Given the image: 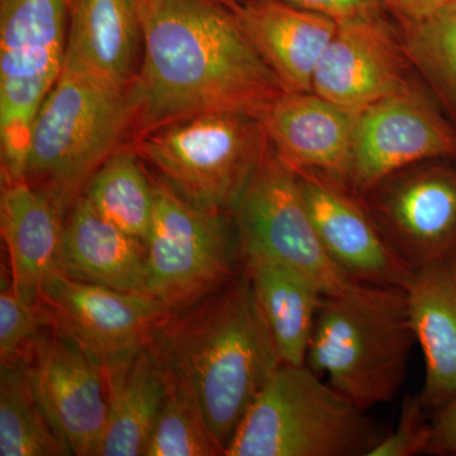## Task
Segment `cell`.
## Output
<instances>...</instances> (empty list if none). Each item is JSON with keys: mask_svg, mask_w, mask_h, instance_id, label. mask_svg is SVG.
<instances>
[{"mask_svg": "<svg viewBox=\"0 0 456 456\" xmlns=\"http://www.w3.org/2000/svg\"><path fill=\"white\" fill-rule=\"evenodd\" d=\"M428 454L456 456V395L434 412Z\"/></svg>", "mask_w": 456, "mask_h": 456, "instance_id": "cell-31", "label": "cell"}, {"mask_svg": "<svg viewBox=\"0 0 456 456\" xmlns=\"http://www.w3.org/2000/svg\"><path fill=\"white\" fill-rule=\"evenodd\" d=\"M65 215L49 194L27 179L2 183L0 228L9 256V274L18 296L41 305L47 279L59 269Z\"/></svg>", "mask_w": 456, "mask_h": 456, "instance_id": "cell-19", "label": "cell"}, {"mask_svg": "<svg viewBox=\"0 0 456 456\" xmlns=\"http://www.w3.org/2000/svg\"><path fill=\"white\" fill-rule=\"evenodd\" d=\"M71 0H0L2 183L26 179L32 123L64 69Z\"/></svg>", "mask_w": 456, "mask_h": 456, "instance_id": "cell-7", "label": "cell"}, {"mask_svg": "<svg viewBox=\"0 0 456 456\" xmlns=\"http://www.w3.org/2000/svg\"><path fill=\"white\" fill-rule=\"evenodd\" d=\"M318 236L332 260L358 283L406 288L413 272L395 253L362 197L314 173L297 174Z\"/></svg>", "mask_w": 456, "mask_h": 456, "instance_id": "cell-15", "label": "cell"}, {"mask_svg": "<svg viewBox=\"0 0 456 456\" xmlns=\"http://www.w3.org/2000/svg\"><path fill=\"white\" fill-rule=\"evenodd\" d=\"M387 434L307 365L281 364L224 456H368Z\"/></svg>", "mask_w": 456, "mask_h": 456, "instance_id": "cell-5", "label": "cell"}, {"mask_svg": "<svg viewBox=\"0 0 456 456\" xmlns=\"http://www.w3.org/2000/svg\"><path fill=\"white\" fill-rule=\"evenodd\" d=\"M416 342L425 356L419 398L430 412L456 395V278L450 263L416 270L406 288Z\"/></svg>", "mask_w": 456, "mask_h": 456, "instance_id": "cell-21", "label": "cell"}, {"mask_svg": "<svg viewBox=\"0 0 456 456\" xmlns=\"http://www.w3.org/2000/svg\"><path fill=\"white\" fill-rule=\"evenodd\" d=\"M455 158V126L410 83L356 114L350 188L362 197L413 165Z\"/></svg>", "mask_w": 456, "mask_h": 456, "instance_id": "cell-10", "label": "cell"}, {"mask_svg": "<svg viewBox=\"0 0 456 456\" xmlns=\"http://www.w3.org/2000/svg\"><path fill=\"white\" fill-rule=\"evenodd\" d=\"M415 342L407 290L356 283L322 297L305 365L367 411L398 395Z\"/></svg>", "mask_w": 456, "mask_h": 456, "instance_id": "cell-3", "label": "cell"}, {"mask_svg": "<svg viewBox=\"0 0 456 456\" xmlns=\"http://www.w3.org/2000/svg\"><path fill=\"white\" fill-rule=\"evenodd\" d=\"M104 370L108 417L98 456H143L169 379L147 346Z\"/></svg>", "mask_w": 456, "mask_h": 456, "instance_id": "cell-22", "label": "cell"}, {"mask_svg": "<svg viewBox=\"0 0 456 456\" xmlns=\"http://www.w3.org/2000/svg\"><path fill=\"white\" fill-rule=\"evenodd\" d=\"M142 53L140 0H71L62 71L130 88Z\"/></svg>", "mask_w": 456, "mask_h": 456, "instance_id": "cell-17", "label": "cell"}, {"mask_svg": "<svg viewBox=\"0 0 456 456\" xmlns=\"http://www.w3.org/2000/svg\"><path fill=\"white\" fill-rule=\"evenodd\" d=\"M59 269L86 283L147 294L146 245L102 217L83 194L65 216Z\"/></svg>", "mask_w": 456, "mask_h": 456, "instance_id": "cell-20", "label": "cell"}, {"mask_svg": "<svg viewBox=\"0 0 456 456\" xmlns=\"http://www.w3.org/2000/svg\"><path fill=\"white\" fill-rule=\"evenodd\" d=\"M147 349L167 379L197 402L222 455L283 364L244 268L224 287L161 318Z\"/></svg>", "mask_w": 456, "mask_h": 456, "instance_id": "cell-2", "label": "cell"}, {"mask_svg": "<svg viewBox=\"0 0 456 456\" xmlns=\"http://www.w3.org/2000/svg\"><path fill=\"white\" fill-rule=\"evenodd\" d=\"M446 2L449 0H383L387 12L403 26L424 20Z\"/></svg>", "mask_w": 456, "mask_h": 456, "instance_id": "cell-32", "label": "cell"}, {"mask_svg": "<svg viewBox=\"0 0 456 456\" xmlns=\"http://www.w3.org/2000/svg\"><path fill=\"white\" fill-rule=\"evenodd\" d=\"M134 146L188 202L232 213L270 142L257 117L209 112L140 134Z\"/></svg>", "mask_w": 456, "mask_h": 456, "instance_id": "cell-6", "label": "cell"}, {"mask_svg": "<svg viewBox=\"0 0 456 456\" xmlns=\"http://www.w3.org/2000/svg\"><path fill=\"white\" fill-rule=\"evenodd\" d=\"M413 272L456 256V169L441 160L399 171L362 196Z\"/></svg>", "mask_w": 456, "mask_h": 456, "instance_id": "cell-11", "label": "cell"}, {"mask_svg": "<svg viewBox=\"0 0 456 456\" xmlns=\"http://www.w3.org/2000/svg\"><path fill=\"white\" fill-rule=\"evenodd\" d=\"M356 114L314 92H285L261 112L259 121L275 154L290 169L350 187Z\"/></svg>", "mask_w": 456, "mask_h": 456, "instance_id": "cell-16", "label": "cell"}, {"mask_svg": "<svg viewBox=\"0 0 456 456\" xmlns=\"http://www.w3.org/2000/svg\"><path fill=\"white\" fill-rule=\"evenodd\" d=\"M407 61L386 14L340 20L318 61L312 92L359 112L410 84Z\"/></svg>", "mask_w": 456, "mask_h": 456, "instance_id": "cell-14", "label": "cell"}, {"mask_svg": "<svg viewBox=\"0 0 456 456\" xmlns=\"http://www.w3.org/2000/svg\"><path fill=\"white\" fill-rule=\"evenodd\" d=\"M83 196L95 211L146 245L154 213V179L134 145H122L86 183Z\"/></svg>", "mask_w": 456, "mask_h": 456, "instance_id": "cell-24", "label": "cell"}, {"mask_svg": "<svg viewBox=\"0 0 456 456\" xmlns=\"http://www.w3.org/2000/svg\"><path fill=\"white\" fill-rule=\"evenodd\" d=\"M450 265H452V273H454L455 278H456V256L454 259L452 260V263H450Z\"/></svg>", "mask_w": 456, "mask_h": 456, "instance_id": "cell-34", "label": "cell"}, {"mask_svg": "<svg viewBox=\"0 0 456 456\" xmlns=\"http://www.w3.org/2000/svg\"><path fill=\"white\" fill-rule=\"evenodd\" d=\"M143 53L132 86L140 134L189 117H257L288 92L217 0H140Z\"/></svg>", "mask_w": 456, "mask_h": 456, "instance_id": "cell-1", "label": "cell"}, {"mask_svg": "<svg viewBox=\"0 0 456 456\" xmlns=\"http://www.w3.org/2000/svg\"><path fill=\"white\" fill-rule=\"evenodd\" d=\"M0 455H71L35 397L28 362L2 365L0 370Z\"/></svg>", "mask_w": 456, "mask_h": 456, "instance_id": "cell-25", "label": "cell"}, {"mask_svg": "<svg viewBox=\"0 0 456 456\" xmlns=\"http://www.w3.org/2000/svg\"><path fill=\"white\" fill-rule=\"evenodd\" d=\"M230 9L288 92H312L314 71L338 20L277 0H236Z\"/></svg>", "mask_w": 456, "mask_h": 456, "instance_id": "cell-18", "label": "cell"}, {"mask_svg": "<svg viewBox=\"0 0 456 456\" xmlns=\"http://www.w3.org/2000/svg\"><path fill=\"white\" fill-rule=\"evenodd\" d=\"M231 215L241 256L260 255L283 264L314 281L323 296L345 292L358 283L327 253L298 175L272 145Z\"/></svg>", "mask_w": 456, "mask_h": 456, "instance_id": "cell-9", "label": "cell"}, {"mask_svg": "<svg viewBox=\"0 0 456 456\" xmlns=\"http://www.w3.org/2000/svg\"><path fill=\"white\" fill-rule=\"evenodd\" d=\"M51 330L42 305L23 301L2 269L0 279V362L2 365L31 362L44 336Z\"/></svg>", "mask_w": 456, "mask_h": 456, "instance_id": "cell-28", "label": "cell"}, {"mask_svg": "<svg viewBox=\"0 0 456 456\" xmlns=\"http://www.w3.org/2000/svg\"><path fill=\"white\" fill-rule=\"evenodd\" d=\"M217 2L222 3V4L226 5V7L230 8L236 0H217Z\"/></svg>", "mask_w": 456, "mask_h": 456, "instance_id": "cell-33", "label": "cell"}, {"mask_svg": "<svg viewBox=\"0 0 456 456\" xmlns=\"http://www.w3.org/2000/svg\"><path fill=\"white\" fill-rule=\"evenodd\" d=\"M293 7L325 14L335 20L387 14L383 0H277Z\"/></svg>", "mask_w": 456, "mask_h": 456, "instance_id": "cell-30", "label": "cell"}, {"mask_svg": "<svg viewBox=\"0 0 456 456\" xmlns=\"http://www.w3.org/2000/svg\"><path fill=\"white\" fill-rule=\"evenodd\" d=\"M152 179L147 294L174 314L236 278L242 269L241 248L231 213L194 206L163 179Z\"/></svg>", "mask_w": 456, "mask_h": 456, "instance_id": "cell-8", "label": "cell"}, {"mask_svg": "<svg viewBox=\"0 0 456 456\" xmlns=\"http://www.w3.org/2000/svg\"><path fill=\"white\" fill-rule=\"evenodd\" d=\"M220 448L197 402L170 382L143 456H217Z\"/></svg>", "mask_w": 456, "mask_h": 456, "instance_id": "cell-27", "label": "cell"}, {"mask_svg": "<svg viewBox=\"0 0 456 456\" xmlns=\"http://www.w3.org/2000/svg\"><path fill=\"white\" fill-rule=\"evenodd\" d=\"M51 327L74 341L104 369L134 358L149 344L167 314L147 294L126 293L86 283L57 269L42 290Z\"/></svg>", "mask_w": 456, "mask_h": 456, "instance_id": "cell-12", "label": "cell"}, {"mask_svg": "<svg viewBox=\"0 0 456 456\" xmlns=\"http://www.w3.org/2000/svg\"><path fill=\"white\" fill-rule=\"evenodd\" d=\"M403 28L408 60L456 122V0Z\"/></svg>", "mask_w": 456, "mask_h": 456, "instance_id": "cell-26", "label": "cell"}, {"mask_svg": "<svg viewBox=\"0 0 456 456\" xmlns=\"http://www.w3.org/2000/svg\"><path fill=\"white\" fill-rule=\"evenodd\" d=\"M28 377L42 412L70 454L98 456L108 417L104 368L51 327L33 354Z\"/></svg>", "mask_w": 456, "mask_h": 456, "instance_id": "cell-13", "label": "cell"}, {"mask_svg": "<svg viewBox=\"0 0 456 456\" xmlns=\"http://www.w3.org/2000/svg\"><path fill=\"white\" fill-rule=\"evenodd\" d=\"M242 268L253 284L281 362L305 364L323 293L301 273L269 257L246 255Z\"/></svg>", "mask_w": 456, "mask_h": 456, "instance_id": "cell-23", "label": "cell"}, {"mask_svg": "<svg viewBox=\"0 0 456 456\" xmlns=\"http://www.w3.org/2000/svg\"><path fill=\"white\" fill-rule=\"evenodd\" d=\"M419 395H408L401 408L397 428L388 432L368 456H413L428 454L432 419Z\"/></svg>", "mask_w": 456, "mask_h": 456, "instance_id": "cell-29", "label": "cell"}, {"mask_svg": "<svg viewBox=\"0 0 456 456\" xmlns=\"http://www.w3.org/2000/svg\"><path fill=\"white\" fill-rule=\"evenodd\" d=\"M136 114L132 86L62 71L32 123L26 179L66 216L93 174L134 134Z\"/></svg>", "mask_w": 456, "mask_h": 456, "instance_id": "cell-4", "label": "cell"}]
</instances>
